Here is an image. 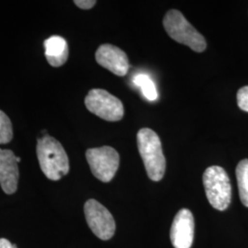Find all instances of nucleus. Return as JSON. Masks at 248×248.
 <instances>
[{"label": "nucleus", "mask_w": 248, "mask_h": 248, "mask_svg": "<svg viewBox=\"0 0 248 248\" xmlns=\"http://www.w3.org/2000/svg\"><path fill=\"white\" fill-rule=\"evenodd\" d=\"M37 155L40 167L51 180H59L69 172V160L62 144L52 136L45 135L38 140Z\"/></svg>", "instance_id": "nucleus-1"}, {"label": "nucleus", "mask_w": 248, "mask_h": 248, "mask_svg": "<svg viewBox=\"0 0 248 248\" xmlns=\"http://www.w3.org/2000/svg\"><path fill=\"white\" fill-rule=\"evenodd\" d=\"M137 145L147 176L153 181H160L166 172V158L159 136L149 128L137 133Z\"/></svg>", "instance_id": "nucleus-2"}, {"label": "nucleus", "mask_w": 248, "mask_h": 248, "mask_svg": "<svg viewBox=\"0 0 248 248\" xmlns=\"http://www.w3.org/2000/svg\"><path fill=\"white\" fill-rule=\"evenodd\" d=\"M163 24L166 31L177 43L188 46L197 53H202L206 49V41L194 27L192 26L183 14L171 9L166 14Z\"/></svg>", "instance_id": "nucleus-3"}, {"label": "nucleus", "mask_w": 248, "mask_h": 248, "mask_svg": "<svg viewBox=\"0 0 248 248\" xmlns=\"http://www.w3.org/2000/svg\"><path fill=\"white\" fill-rule=\"evenodd\" d=\"M205 193L210 204L218 211H225L231 203L232 186L226 171L219 166H213L203 174Z\"/></svg>", "instance_id": "nucleus-4"}, {"label": "nucleus", "mask_w": 248, "mask_h": 248, "mask_svg": "<svg viewBox=\"0 0 248 248\" xmlns=\"http://www.w3.org/2000/svg\"><path fill=\"white\" fill-rule=\"evenodd\" d=\"M85 104L90 112L108 122L121 121L124 115L122 101L104 89L90 90Z\"/></svg>", "instance_id": "nucleus-5"}, {"label": "nucleus", "mask_w": 248, "mask_h": 248, "mask_svg": "<svg viewBox=\"0 0 248 248\" xmlns=\"http://www.w3.org/2000/svg\"><path fill=\"white\" fill-rule=\"evenodd\" d=\"M92 174L102 182H109L115 176L120 165L118 152L110 146L90 148L86 153Z\"/></svg>", "instance_id": "nucleus-6"}, {"label": "nucleus", "mask_w": 248, "mask_h": 248, "mask_svg": "<svg viewBox=\"0 0 248 248\" xmlns=\"http://www.w3.org/2000/svg\"><path fill=\"white\" fill-rule=\"evenodd\" d=\"M89 228L99 239L109 240L116 230L115 221L111 213L96 200H89L84 207Z\"/></svg>", "instance_id": "nucleus-7"}, {"label": "nucleus", "mask_w": 248, "mask_h": 248, "mask_svg": "<svg viewBox=\"0 0 248 248\" xmlns=\"http://www.w3.org/2000/svg\"><path fill=\"white\" fill-rule=\"evenodd\" d=\"M194 238V217L187 209L176 214L170 229V240L175 248H190Z\"/></svg>", "instance_id": "nucleus-8"}, {"label": "nucleus", "mask_w": 248, "mask_h": 248, "mask_svg": "<svg viewBox=\"0 0 248 248\" xmlns=\"http://www.w3.org/2000/svg\"><path fill=\"white\" fill-rule=\"evenodd\" d=\"M96 60L102 67L119 77L126 76L130 68L126 53L112 45H100L96 52Z\"/></svg>", "instance_id": "nucleus-9"}, {"label": "nucleus", "mask_w": 248, "mask_h": 248, "mask_svg": "<svg viewBox=\"0 0 248 248\" xmlns=\"http://www.w3.org/2000/svg\"><path fill=\"white\" fill-rule=\"evenodd\" d=\"M18 167L17 156L12 151L0 149V185L7 194H13L18 187Z\"/></svg>", "instance_id": "nucleus-10"}, {"label": "nucleus", "mask_w": 248, "mask_h": 248, "mask_svg": "<svg viewBox=\"0 0 248 248\" xmlns=\"http://www.w3.org/2000/svg\"><path fill=\"white\" fill-rule=\"evenodd\" d=\"M45 56L53 67H59L67 61L68 45L61 36L53 35L45 40Z\"/></svg>", "instance_id": "nucleus-11"}, {"label": "nucleus", "mask_w": 248, "mask_h": 248, "mask_svg": "<svg viewBox=\"0 0 248 248\" xmlns=\"http://www.w3.org/2000/svg\"><path fill=\"white\" fill-rule=\"evenodd\" d=\"M236 178L242 203L248 207V159L240 161L236 167Z\"/></svg>", "instance_id": "nucleus-12"}, {"label": "nucleus", "mask_w": 248, "mask_h": 248, "mask_svg": "<svg viewBox=\"0 0 248 248\" xmlns=\"http://www.w3.org/2000/svg\"><path fill=\"white\" fill-rule=\"evenodd\" d=\"M133 83L135 84V86L142 89V95L148 100L153 101L158 97L155 85L148 76L143 74L137 75L133 78Z\"/></svg>", "instance_id": "nucleus-13"}, {"label": "nucleus", "mask_w": 248, "mask_h": 248, "mask_svg": "<svg viewBox=\"0 0 248 248\" xmlns=\"http://www.w3.org/2000/svg\"><path fill=\"white\" fill-rule=\"evenodd\" d=\"M13 138L12 124L7 114L0 110V144L9 143Z\"/></svg>", "instance_id": "nucleus-14"}, {"label": "nucleus", "mask_w": 248, "mask_h": 248, "mask_svg": "<svg viewBox=\"0 0 248 248\" xmlns=\"http://www.w3.org/2000/svg\"><path fill=\"white\" fill-rule=\"evenodd\" d=\"M237 104L242 110L248 112V86L238 90Z\"/></svg>", "instance_id": "nucleus-15"}, {"label": "nucleus", "mask_w": 248, "mask_h": 248, "mask_svg": "<svg viewBox=\"0 0 248 248\" xmlns=\"http://www.w3.org/2000/svg\"><path fill=\"white\" fill-rule=\"evenodd\" d=\"M74 3L80 9H89L93 8L97 2L95 0H76Z\"/></svg>", "instance_id": "nucleus-16"}, {"label": "nucleus", "mask_w": 248, "mask_h": 248, "mask_svg": "<svg viewBox=\"0 0 248 248\" xmlns=\"http://www.w3.org/2000/svg\"><path fill=\"white\" fill-rule=\"evenodd\" d=\"M0 248H18L15 245L11 244L9 240L5 238L0 239Z\"/></svg>", "instance_id": "nucleus-17"}, {"label": "nucleus", "mask_w": 248, "mask_h": 248, "mask_svg": "<svg viewBox=\"0 0 248 248\" xmlns=\"http://www.w3.org/2000/svg\"><path fill=\"white\" fill-rule=\"evenodd\" d=\"M17 162H18V163L20 162V158H19V157H17Z\"/></svg>", "instance_id": "nucleus-18"}]
</instances>
